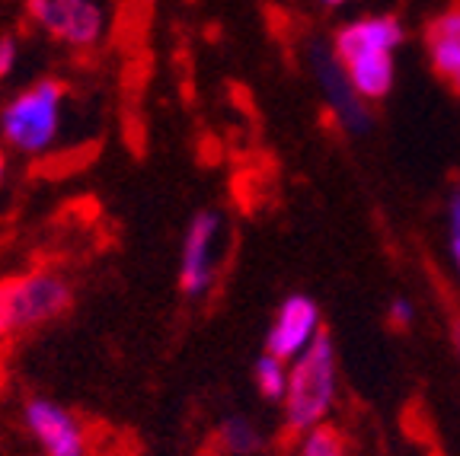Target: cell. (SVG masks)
<instances>
[{
    "mask_svg": "<svg viewBox=\"0 0 460 456\" xmlns=\"http://www.w3.org/2000/svg\"><path fill=\"white\" fill-rule=\"evenodd\" d=\"M67 83L61 77H39L0 102V144L7 153L42 157L65 128Z\"/></svg>",
    "mask_w": 460,
    "mask_h": 456,
    "instance_id": "obj_1",
    "label": "cell"
},
{
    "mask_svg": "<svg viewBox=\"0 0 460 456\" xmlns=\"http://www.w3.org/2000/svg\"><path fill=\"white\" fill-rule=\"evenodd\" d=\"M336 402V345L330 332H316L310 348L291 367L285 392V425L288 431H304L323 425L326 412Z\"/></svg>",
    "mask_w": 460,
    "mask_h": 456,
    "instance_id": "obj_2",
    "label": "cell"
},
{
    "mask_svg": "<svg viewBox=\"0 0 460 456\" xmlns=\"http://www.w3.org/2000/svg\"><path fill=\"white\" fill-rule=\"evenodd\" d=\"M26 16L45 36L74 51L96 48L109 26L102 0H26Z\"/></svg>",
    "mask_w": 460,
    "mask_h": 456,
    "instance_id": "obj_3",
    "label": "cell"
},
{
    "mask_svg": "<svg viewBox=\"0 0 460 456\" xmlns=\"http://www.w3.org/2000/svg\"><path fill=\"white\" fill-rule=\"evenodd\" d=\"M224 240V217L215 207H201L195 211L192 221L186 224V233H182L180 246V271H176V281H180V291L186 297H205L208 287L215 285L217 275V252H221Z\"/></svg>",
    "mask_w": 460,
    "mask_h": 456,
    "instance_id": "obj_4",
    "label": "cell"
},
{
    "mask_svg": "<svg viewBox=\"0 0 460 456\" xmlns=\"http://www.w3.org/2000/svg\"><path fill=\"white\" fill-rule=\"evenodd\" d=\"M10 307H13V326L20 332H32L49 326L58 316H65L74 307V287L58 271H29L10 281Z\"/></svg>",
    "mask_w": 460,
    "mask_h": 456,
    "instance_id": "obj_5",
    "label": "cell"
},
{
    "mask_svg": "<svg viewBox=\"0 0 460 456\" xmlns=\"http://www.w3.org/2000/svg\"><path fill=\"white\" fill-rule=\"evenodd\" d=\"M22 425L42 456H90V437L80 418L49 396H32L22 406Z\"/></svg>",
    "mask_w": 460,
    "mask_h": 456,
    "instance_id": "obj_6",
    "label": "cell"
},
{
    "mask_svg": "<svg viewBox=\"0 0 460 456\" xmlns=\"http://www.w3.org/2000/svg\"><path fill=\"white\" fill-rule=\"evenodd\" d=\"M310 71H314L316 83H320V90H323L326 100H330L332 115H336L349 131L365 135V131L371 128V112H367L358 90L352 86V80L345 74L336 51H330L323 42L310 45Z\"/></svg>",
    "mask_w": 460,
    "mask_h": 456,
    "instance_id": "obj_7",
    "label": "cell"
},
{
    "mask_svg": "<svg viewBox=\"0 0 460 456\" xmlns=\"http://www.w3.org/2000/svg\"><path fill=\"white\" fill-rule=\"evenodd\" d=\"M320 332V310L307 294H291L285 297V303L279 307L269 329L266 351L281 361H291V357H301L310 348V342Z\"/></svg>",
    "mask_w": 460,
    "mask_h": 456,
    "instance_id": "obj_8",
    "label": "cell"
},
{
    "mask_svg": "<svg viewBox=\"0 0 460 456\" xmlns=\"http://www.w3.org/2000/svg\"><path fill=\"white\" fill-rule=\"evenodd\" d=\"M402 45V26L396 16H361V20L349 22L345 29L336 32V42H332V51H336L339 61H352L358 55H374V51H387L394 55Z\"/></svg>",
    "mask_w": 460,
    "mask_h": 456,
    "instance_id": "obj_9",
    "label": "cell"
},
{
    "mask_svg": "<svg viewBox=\"0 0 460 456\" xmlns=\"http://www.w3.org/2000/svg\"><path fill=\"white\" fill-rule=\"evenodd\" d=\"M425 48H429L431 71L451 86V93L460 96V4H451L435 20H429Z\"/></svg>",
    "mask_w": 460,
    "mask_h": 456,
    "instance_id": "obj_10",
    "label": "cell"
},
{
    "mask_svg": "<svg viewBox=\"0 0 460 456\" xmlns=\"http://www.w3.org/2000/svg\"><path fill=\"white\" fill-rule=\"evenodd\" d=\"M342 67L361 100H384L394 86V55H387V51L358 55L352 61H345Z\"/></svg>",
    "mask_w": 460,
    "mask_h": 456,
    "instance_id": "obj_11",
    "label": "cell"
},
{
    "mask_svg": "<svg viewBox=\"0 0 460 456\" xmlns=\"http://www.w3.org/2000/svg\"><path fill=\"white\" fill-rule=\"evenodd\" d=\"M217 441L230 456H252L262 447V434L246 415H227L221 421V428H217Z\"/></svg>",
    "mask_w": 460,
    "mask_h": 456,
    "instance_id": "obj_12",
    "label": "cell"
},
{
    "mask_svg": "<svg viewBox=\"0 0 460 456\" xmlns=\"http://www.w3.org/2000/svg\"><path fill=\"white\" fill-rule=\"evenodd\" d=\"M288 377H291V367H288V361L269 355V351L262 357H256V364H252V380H256V390L262 392V399L285 402Z\"/></svg>",
    "mask_w": 460,
    "mask_h": 456,
    "instance_id": "obj_13",
    "label": "cell"
},
{
    "mask_svg": "<svg viewBox=\"0 0 460 456\" xmlns=\"http://www.w3.org/2000/svg\"><path fill=\"white\" fill-rule=\"evenodd\" d=\"M297 456H349V441L336 425H316L304 431Z\"/></svg>",
    "mask_w": 460,
    "mask_h": 456,
    "instance_id": "obj_14",
    "label": "cell"
},
{
    "mask_svg": "<svg viewBox=\"0 0 460 456\" xmlns=\"http://www.w3.org/2000/svg\"><path fill=\"white\" fill-rule=\"evenodd\" d=\"M20 39L13 36V32H4L0 36V80H7L16 74V67H20Z\"/></svg>",
    "mask_w": 460,
    "mask_h": 456,
    "instance_id": "obj_15",
    "label": "cell"
},
{
    "mask_svg": "<svg viewBox=\"0 0 460 456\" xmlns=\"http://www.w3.org/2000/svg\"><path fill=\"white\" fill-rule=\"evenodd\" d=\"M4 336H16L13 326V307H10V281L0 285V338Z\"/></svg>",
    "mask_w": 460,
    "mask_h": 456,
    "instance_id": "obj_16",
    "label": "cell"
},
{
    "mask_svg": "<svg viewBox=\"0 0 460 456\" xmlns=\"http://www.w3.org/2000/svg\"><path fill=\"white\" fill-rule=\"evenodd\" d=\"M387 322H390L394 329H406V326H410V322H412V303H410V300L396 297V300H394V307H390Z\"/></svg>",
    "mask_w": 460,
    "mask_h": 456,
    "instance_id": "obj_17",
    "label": "cell"
},
{
    "mask_svg": "<svg viewBox=\"0 0 460 456\" xmlns=\"http://www.w3.org/2000/svg\"><path fill=\"white\" fill-rule=\"evenodd\" d=\"M445 313H447V332H451V342L460 355V303H451V300H447Z\"/></svg>",
    "mask_w": 460,
    "mask_h": 456,
    "instance_id": "obj_18",
    "label": "cell"
},
{
    "mask_svg": "<svg viewBox=\"0 0 460 456\" xmlns=\"http://www.w3.org/2000/svg\"><path fill=\"white\" fill-rule=\"evenodd\" d=\"M451 230L460 233V186L454 189V195H451Z\"/></svg>",
    "mask_w": 460,
    "mask_h": 456,
    "instance_id": "obj_19",
    "label": "cell"
},
{
    "mask_svg": "<svg viewBox=\"0 0 460 456\" xmlns=\"http://www.w3.org/2000/svg\"><path fill=\"white\" fill-rule=\"evenodd\" d=\"M7 179V147L0 144V182Z\"/></svg>",
    "mask_w": 460,
    "mask_h": 456,
    "instance_id": "obj_20",
    "label": "cell"
},
{
    "mask_svg": "<svg viewBox=\"0 0 460 456\" xmlns=\"http://www.w3.org/2000/svg\"><path fill=\"white\" fill-rule=\"evenodd\" d=\"M451 252H454V262H457V271H460V233H454V240H451Z\"/></svg>",
    "mask_w": 460,
    "mask_h": 456,
    "instance_id": "obj_21",
    "label": "cell"
},
{
    "mask_svg": "<svg viewBox=\"0 0 460 456\" xmlns=\"http://www.w3.org/2000/svg\"><path fill=\"white\" fill-rule=\"evenodd\" d=\"M320 4H326V7H339V4H345V0H320Z\"/></svg>",
    "mask_w": 460,
    "mask_h": 456,
    "instance_id": "obj_22",
    "label": "cell"
}]
</instances>
